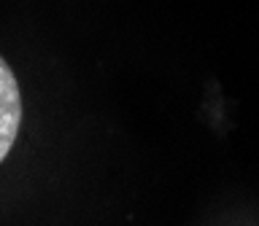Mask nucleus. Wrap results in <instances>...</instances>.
<instances>
[{
    "label": "nucleus",
    "instance_id": "obj_1",
    "mask_svg": "<svg viewBox=\"0 0 259 226\" xmlns=\"http://www.w3.org/2000/svg\"><path fill=\"white\" fill-rule=\"evenodd\" d=\"M22 124V94L16 84L14 70L0 56V161L14 148V140L19 135Z\"/></svg>",
    "mask_w": 259,
    "mask_h": 226
}]
</instances>
